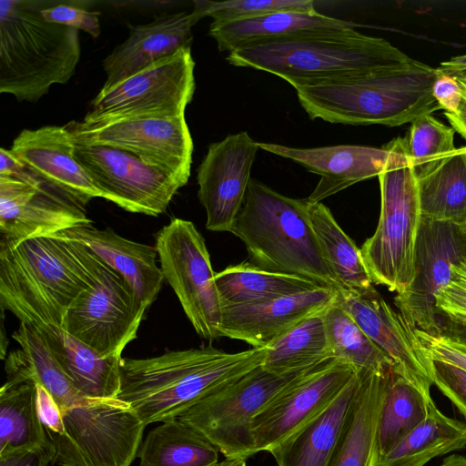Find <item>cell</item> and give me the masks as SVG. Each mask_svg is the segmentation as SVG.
<instances>
[{
  "instance_id": "1",
  "label": "cell",
  "mask_w": 466,
  "mask_h": 466,
  "mask_svg": "<svg viewBox=\"0 0 466 466\" xmlns=\"http://www.w3.org/2000/svg\"><path fill=\"white\" fill-rule=\"evenodd\" d=\"M267 347L228 353L207 347L122 358L117 399L148 425L178 418L188 408L260 366Z\"/></svg>"
},
{
  "instance_id": "2",
  "label": "cell",
  "mask_w": 466,
  "mask_h": 466,
  "mask_svg": "<svg viewBox=\"0 0 466 466\" xmlns=\"http://www.w3.org/2000/svg\"><path fill=\"white\" fill-rule=\"evenodd\" d=\"M227 60L278 76L297 88L405 65L412 58L384 38L355 28H318L245 45Z\"/></svg>"
},
{
  "instance_id": "3",
  "label": "cell",
  "mask_w": 466,
  "mask_h": 466,
  "mask_svg": "<svg viewBox=\"0 0 466 466\" xmlns=\"http://www.w3.org/2000/svg\"><path fill=\"white\" fill-rule=\"evenodd\" d=\"M436 68L411 62L295 88L311 119L397 127L441 109L432 96Z\"/></svg>"
},
{
  "instance_id": "4",
  "label": "cell",
  "mask_w": 466,
  "mask_h": 466,
  "mask_svg": "<svg viewBox=\"0 0 466 466\" xmlns=\"http://www.w3.org/2000/svg\"><path fill=\"white\" fill-rule=\"evenodd\" d=\"M230 232L255 266L340 289L314 233L307 198L284 196L251 178Z\"/></svg>"
},
{
  "instance_id": "5",
  "label": "cell",
  "mask_w": 466,
  "mask_h": 466,
  "mask_svg": "<svg viewBox=\"0 0 466 466\" xmlns=\"http://www.w3.org/2000/svg\"><path fill=\"white\" fill-rule=\"evenodd\" d=\"M43 2L0 1V93L36 103L68 83L80 61L79 31L47 21Z\"/></svg>"
},
{
  "instance_id": "6",
  "label": "cell",
  "mask_w": 466,
  "mask_h": 466,
  "mask_svg": "<svg viewBox=\"0 0 466 466\" xmlns=\"http://www.w3.org/2000/svg\"><path fill=\"white\" fill-rule=\"evenodd\" d=\"M100 262L66 230L17 243L0 241V299L42 308L62 325L66 309L94 281Z\"/></svg>"
},
{
  "instance_id": "7",
  "label": "cell",
  "mask_w": 466,
  "mask_h": 466,
  "mask_svg": "<svg viewBox=\"0 0 466 466\" xmlns=\"http://www.w3.org/2000/svg\"><path fill=\"white\" fill-rule=\"evenodd\" d=\"M390 157L378 176L380 213L374 234L360 251L373 284L401 293L415 274V249L421 220L417 178L403 137L385 145Z\"/></svg>"
},
{
  "instance_id": "8",
  "label": "cell",
  "mask_w": 466,
  "mask_h": 466,
  "mask_svg": "<svg viewBox=\"0 0 466 466\" xmlns=\"http://www.w3.org/2000/svg\"><path fill=\"white\" fill-rule=\"evenodd\" d=\"M63 432L52 435L59 466H130L141 446L146 424L117 399L84 395L75 386L53 397Z\"/></svg>"
},
{
  "instance_id": "9",
  "label": "cell",
  "mask_w": 466,
  "mask_h": 466,
  "mask_svg": "<svg viewBox=\"0 0 466 466\" xmlns=\"http://www.w3.org/2000/svg\"><path fill=\"white\" fill-rule=\"evenodd\" d=\"M303 371L276 375L260 365L202 399L178 419L203 434L226 458L246 460L257 453L253 419Z\"/></svg>"
},
{
  "instance_id": "10",
  "label": "cell",
  "mask_w": 466,
  "mask_h": 466,
  "mask_svg": "<svg viewBox=\"0 0 466 466\" xmlns=\"http://www.w3.org/2000/svg\"><path fill=\"white\" fill-rule=\"evenodd\" d=\"M92 225L86 208L0 149L1 241L17 243Z\"/></svg>"
},
{
  "instance_id": "11",
  "label": "cell",
  "mask_w": 466,
  "mask_h": 466,
  "mask_svg": "<svg viewBox=\"0 0 466 466\" xmlns=\"http://www.w3.org/2000/svg\"><path fill=\"white\" fill-rule=\"evenodd\" d=\"M165 279L176 293L196 332L212 341L220 337L222 303L205 240L195 225L173 218L156 234Z\"/></svg>"
},
{
  "instance_id": "12",
  "label": "cell",
  "mask_w": 466,
  "mask_h": 466,
  "mask_svg": "<svg viewBox=\"0 0 466 466\" xmlns=\"http://www.w3.org/2000/svg\"><path fill=\"white\" fill-rule=\"evenodd\" d=\"M194 68L191 48L181 49L117 85L101 87L81 121L185 116L196 88Z\"/></svg>"
},
{
  "instance_id": "13",
  "label": "cell",
  "mask_w": 466,
  "mask_h": 466,
  "mask_svg": "<svg viewBox=\"0 0 466 466\" xmlns=\"http://www.w3.org/2000/svg\"><path fill=\"white\" fill-rule=\"evenodd\" d=\"M148 307L102 259L94 281L66 309L63 328L104 358L121 357Z\"/></svg>"
},
{
  "instance_id": "14",
  "label": "cell",
  "mask_w": 466,
  "mask_h": 466,
  "mask_svg": "<svg viewBox=\"0 0 466 466\" xmlns=\"http://www.w3.org/2000/svg\"><path fill=\"white\" fill-rule=\"evenodd\" d=\"M76 143L132 154L184 187L190 177L193 140L185 116L66 124Z\"/></svg>"
},
{
  "instance_id": "15",
  "label": "cell",
  "mask_w": 466,
  "mask_h": 466,
  "mask_svg": "<svg viewBox=\"0 0 466 466\" xmlns=\"http://www.w3.org/2000/svg\"><path fill=\"white\" fill-rule=\"evenodd\" d=\"M356 373L351 366L329 359L299 374L253 419L257 452L268 451L320 416Z\"/></svg>"
},
{
  "instance_id": "16",
  "label": "cell",
  "mask_w": 466,
  "mask_h": 466,
  "mask_svg": "<svg viewBox=\"0 0 466 466\" xmlns=\"http://www.w3.org/2000/svg\"><path fill=\"white\" fill-rule=\"evenodd\" d=\"M466 252V227L421 218L411 284L394 304L413 328L431 335L442 332L436 309L438 292L452 280V266Z\"/></svg>"
},
{
  "instance_id": "17",
  "label": "cell",
  "mask_w": 466,
  "mask_h": 466,
  "mask_svg": "<svg viewBox=\"0 0 466 466\" xmlns=\"http://www.w3.org/2000/svg\"><path fill=\"white\" fill-rule=\"evenodd\" d=\"M74 156L103 198L128 212L157 217L181 187L160 169L116 148L75 142Z\"/></svg>"
},
{
  "instance_id": "18",
  "label": "cell",
  "mask_w": 466,
  "mask_h": 466,
  "mask_svg": "<svg viewBox=\"0 0 466 466\" xmlns=\"http://www.w3.org/2000/svg\"><path fill=\"white\" fill-rule=\"evenodd\" d=\"M337 303L392 361L395 372L431 395L433 361L417 339L414 329L374 289L338 290Z\"/></svg>"
},
{
  "instance_id": "19",
  "label": "cell",
  "mask_w": 466,
  "mask_h": 466,
  "mask_svg": "<svg viewBox=\"0 0 466 466\" xmlns=\"http://www.w3.org/2000/svg\"><path fill=\"white\" fill-rule=\"evenodd\" d=\"M258 142L248 132L209 145L198 168V197L206 210V228L230 232L251 179Z\"/></svg>"
},
{
  "instance_id": "20",
  "label": "cell",
  "mask_w": 466,
  "mask_h": 466,
  "mask_svg": "<svg viewBox=\"0 0 466 466\" xmlns=\"http://www.w3.org/2000/svg\"><path fill=\"white\" fill-rule=\"evenodd\" d=\"M337 297V289L320 287L258 303L223 305L220 337L268 347L304 319L325 311Z\"/></svg>"
},
{
  "instance_id": "21",
  "label": "cell",
  "mask_w": 466,
  "mask_h": 466,
  "mask_svg": "<svg viewBox=\"0 0 466 466\" xmlns=\"http://www.w3.org/2000/svg\"><path fill=\"white\" fill-rule=\"evenodd\" d=\"M12 154L34 175L86 208L102 198L74 156L75 140L66 126L24 129L13 140Z\"/></svg>"
},
{
  "instance_id": "22",
  "label": "cell",
  "mask_w": 466,
  "mask_h": 466,
  "mask_svg": "<svg viewBox=\"0 0 466 466\" xmlns=\"http://www.w3.org/2000/svg\"><path fill=\"white\" fill-rule=\"evenodd\" d=\"M258 145L265 151L289 158L320 176L307 198L309 203H319L358 182L378 177L385 169L391 154L385 145L380 148L356 145L297 148L265 142H258Z\"/></svg>"
},
{
  "instance_id": "23",
  "label": "cell",
  "mask_w": 466,
  "mask_h": 466,
  "mask_svg": "<svg viewBox=\"0 0 466 466\" xmlns=\"http://www.w3.org/2000/svg\"><path fill=\"white\" fill-rule=\"evenodd\" d=\"M193 13L178 12L156 16L145 25H130L127 38L103 60L106 78L102 87L117 85L154 63L191 48Z\"/></svg>"
},
{
  "instance_id": "24",
  "label": "cell",
  "mask_w": 466,
  "mask_h": 466,
  "mask_svg": "<svg viewBox=\"0 0 466 466\" xmlns=\"http://www.w3.org/2000/svg\"><path fill=\"white\" fill-rule=\"evenodd\" d=\"M5 367L6 380L0 390V457L35 451L54 461L56 451L37 410L36 382L17 350L6 356Z\"/></svg>"
},
{
  "instance_id": "25",
  "label": "cell",
  "mask_w": 466,
  "mask_h": 466,
  "mask_svg": "<svg viewBox=\"0 0 466 466\" xmlns=\"http://www.w3.org/2000/svg\"><path fill=\"white\" fill-rule=\"evenodd\" d=\"M42 338L75 387L91 398H116L120 391L122 357L104 358L69 334L61 324L28 312L15 315Z\"/></svg>"
},
{
  "instance_id": "26",
  "label": "cell",
  "mask_w": 466,
  "mask_h": 466,
  "mask_svg": "<svg viewBox=\"0 0 466 466\" xmlns=\"http://www.w3.org/2000/svg\"><path fill=\"white\" fill-rule=\"evenodd\" d=\"M358 372L357 389L327 466H379L380 414L390 375Z\"/></svg>"
},
{
  "instance_id": "27",
  "label": "cell",
  "mask_w": 466,
  "mask_h": 466,
  "mask_svg": "<svg viewBox=\"0 0 466 466\" xmlns=\"http://www.w3.org/2000/svg\"><path fill=\"white\" fill-rule=\"evenodd\" d=\"M66 230L120 273L145 305L149 307L155 301L165 280L157 264L156 247L125 238L111 228L98 229L92 225Z\"/></svg>"
},
{
  "instance_id": "28",
  "label": "cell",
  "mask_w": 466,
  "mask_h": 466,
  "mask_svg": "<svg viewBox=\"0 0 466 466\" xmlns=\"http://www.w3.org/2000/svg\"><path fill=\"white\" fill-rule=\"evenodd\" d=\"M357 384L358 372L320 416L268 451L278 466H327Z\"/></svg>"
},
{
  "instance_id": "29",
  "label": "cell",
  "mask_w": 466,
  "mask_h": 466,
  "mask_svg": "<svg viewBox=\"0 0 466 466\" xmlns=\"http://www.w3.org/2000/svg\"><path fill=\"white\" fill-rule=\"evenodd\" d=\"M416 178L421 218L466 227V147Z\"/></svg>"
},
{
  "instance_id": "30",
  "label": "cell",
  "mask_w": 466,
  "mask_h": 466,
  "mask_svg": "<svg viewBox=\"0 0 466 466\" xmlns=\"http://www.w3.org/2000/svg\"><path fill=\"white\" fill-rule=\"evenodd\" d=\"M355 23L330 17L319 12H276L258 17L224 24L211 23L208 35L220 52L245 45L318 28H355Z\"/></svg>"
},
{
  "instance_id": "31",
  "label": "cell",
  "mask_w": 466,
  "mask_h": 466,
  "mask_svg": "<svg viewBox=\"0 0 466 466\" xmlns=\"http://www.w3.org/2000/svg\"><path fill=\"white\" fill-rule=\"evenodd\" d=\"M218 452L198 431L175 418L147 433L137 457L140 466H214Z\"/></svg>"
},
{
  "instance_id": "32",
  "label": "cell",
  "mask_w": 466,
  "mask_h": 466,
  "mask_svg": "<svg viewBox=\"0 0 466 466\" xmlns=\"http://www.w3.org/2000/svg\"><path fill=\"white\" fill-rule=\"evenodd\" d=\"M215 281L222 306L258 303L320 288L308 279L248 262L227 267L215 274Z\"/></svg>"
},
{
  "instance_id": "33",
  "label": "cell",
  "mask_w": 466,
  "mask_h": 466,
  "mask_svg": "<svg viewBox=\"0 0 466 466\" xmlns=\"http://www.w3.org/2000/svg\"><path fill=\"white\" fill-rule=\"evenodd\" d=\"M309 212L324 259L340 289L365 290L372 288L373 282L360 248L343 231L329 208L321 202H309Z\"/></svg>"
},
{
  "instance_id": "34",
  "label": "cell",
  "mask_w": 466,
  "mask_h": 466,
  "mask_svg": "<svg viewBox=\"0 0 466 466\" xmlns=\"http://www.w3.org/2000/svg\"><path fill=\"white\" fill-rule=\"evenodd\" d=\"M466 447V424L436 408L392 450L379 466H424L431 459Z\"/></svg>"
},
{
  "instance_id": "35",
  "label": "cell",
  "mask_w": 466,
  "mask_h": 466,
  "mask_svg": "<svg viewBox=\"0 0 466 466\" xmlns=\"http://www.w3.org/2000/svg\"><path fill=\"white\" fill-rule=\"evenodd\" d=\"M436 408L431 395H426L393 371L389 378L379 420L380 458L425 420Z\"/></svg>"
},
{
  "instance_id": "36",
  "label": "cell",
  "mask_w": 466,
  "mask_h": 466,
  "mask_svg": "<svg viewBox=\"0 0 466 466\" xmlns=\"http://www.w3.org/2000/svg\"><path fill=\"white\" fill-rule=\"evenodd\" d=\"M323 312L304 319L268 345L261 366L270 373L286 375L329 360Z\"/></svg>"
},
{
  "instance_id": "37",
  "label": "cell",
  "mask_w": 466,
  "mask_h": 466,
  "mask_svg": "<svg viewBox=\"0 0 466 466\" xmlns=\"http://www.w3.org/2000/svg\"><path fill=\"white\" fill-rule=\"evenodd\" d=\"M323 319L329 359L342 361L356 371H395L392 361L337 303V299L323 312Z\"/></svg>"
},
{
  "instance_id": "38",
  "label": "cell",
  "mask_w": 466,
  "mask_h": 466,
  "mask_svg": "<svg viewBox=\"0 0 466 466\" xmlns=\"http://www.w3.org/2000/svg\"><path fill=\"white\" fill-rule=\"evenodd\" d=\"M454 133L452 127L431 114L420 116L410 123L403 142L416 177L428 172L456 150Z\"/></svg>"
},
{
  "instance_id": "39",
  "label": "cell",
  "mask_w": 466,
  "mask_h": 466,
  "mask_svg": "<svg viewBox=\"0 0 466 466\" xmlns=\"http://www.w3.org/2000/svg\"><path fill=\"white\" fill-rule=\"evenodd\" d=\"M194 5L192 13L198 21L209 16L216 24L245 20L276 12H317L312 0H197Z\"/></svg>"
},
{
  "instance_id": "40",
  "label": "cell",
  "mask_w": 466,
  "mask_h": 466,
  "mask_svg": "<svg viewBox=\"0 0 466 466\" xmlns=\"http://www.w3.org/2000/svg\"><path fill=\"white\" fill-rule=\"evenodd\" d=\"M86 2H43L41 13L49 22L60 24L76 29L82 30L93 38L99 36L101 33L99 15L100 12L88 10L85 5Z\"/></svg>"
},
{
  "instance_id": "41",
  "label": "cell",
  "mask_w": 466,
  "mask_h": 466,
  "mask_svg": "<svg viewBox=\"0 0 466 466\" xmlns=\"http://www.w3.org/2000/svg\"><path fill=\"white\" fill-rule=\"evenodd\" d=\"M415 335L431 360L445 362L466 371V344L444 333L431 335L414 329Z\"/></svg>"
},
{
  "instance_id": "42",
  "label": "cell",
  "mask_w": 466,
  "mask_h": 466,
  "mask_svg": "<svg viewBox=\"0 0 466 466\" xmlns=\"http://www.w3.org/2000/svg\"><path fill=\"white\" fill-rule=\"evenodd\" d=\"M433 361V381L466 419V371L451 364Z\"/></svg>"
},
{
  "instance_id": "43",
  "label": "cell",
  "mask_w": 466,
  "mask_h": 466,
  "mask_svg": "<svg viewBox=\"0 0 466 466\" xmlns=\"http://www.w3.org/2000/svg\"><path fill=\"white\" fill-rule=\"evenodd\" d=\"M438 315L444 319L466 322V286L451 281L436 297Z\"/></svg>"
},
{
  "instance_id": "44",
  "label": "cell",
  "mask_w": 466,
  "mask_h": 466,
  "mask_svg": "<svg viewBox=\"0 0 466 466\" xmlns=\"http://www.w3.org/2000/svg\"><path fill=\"white\" fill-rule=\"evenodd\" d=\"M432 96L441 109L455 114L462 98L461 85L455 76L438 72L432 86Z\"/></svg>"
},
{
  "instance_id": "45",
  "label": "cell",
  "mask_w": 466,
  "mask_h": 466,
  "mask_svg": "<svg viewBox=\"0 0 466 466\" xmlns=\"http://www.w3.org/2000/svg\"><path fill=\"white\" fill-rule=\"evenodd\" d=\"M53 460L44 453L21 451L0 457V466H50Z\"/></svg>"
},
{
  "instance_id": "46",
  "label": "cell",
  "mask_w": 466,
  "mask_h": 466,
  "mask_svg": "<svg viewBox=\"0 0 466 466\" xmlns=\"http://www.w3.org/2000/svg\"><path fill=\"white\" fill-rule=\"evenodd\" d=\"M462 93L461 105L455 114L444 113L451 127L458 132L464 139H466V82L457 77Z\"/></svg>"
},
{
  "instance_id": "47",
  "label": "cell",
  "mask_w": 466,
  "mask_h": 466,
  "mask_svg": "<svg viewBox=\"0 0 466 466\" xmlns=\"http://www.w3.org/2000/svg\"><path fill=\"white\" fill-rule=\"evenodd\" d=\"M436 69L441 74L454 76H466V54L441 62Z\"/></svg>"
},
{
  "instance_id": "48",
  "label": "cell",
  "mask_w": 466,
  "mask_h": 466,
  "mask_svg": "<svg viewBox=\"0 0 466 466\" xmlns=\"http://www.w3.org/2000/svg\"><path fill=\"white\" fill-rule=\"evenodd\" d=\"M441 333L451 336L466 344V322L441 319Z\"/></svg>"
},
{
  "instance_id": "49",
  "label": "cell",
  "mask_w": 466,
  "mask_h": 466,
  "mask_svg": "<svg viewBox=\"0 0 466 466\" xmlns=\"http://www.w3.org/2000/svg\"><path fill=\"white\" fill-rule=\"evenodd\" d=\"M440 466H466V455L451 454Z\"/></svg>"
},
{
  "instance_id": "50",
  "label": "cell",
  "mask_w": 466,
  "mask_h": 466,
  "mask_svg": "<svg viewBox=\"0 0 466 466\" xmlns=\"http://www.w3.org/2000/svg\"><path fill=\"white\" fill-rule=\"evenodd\" d=\"M1 309H2V313H1V317H2V321H1V359L2 360H5V350H6V348H7V344H8V340L6 339V338L5 337V329H4V310H5V308L1 305Z\"/></svg>"
},
{
  "instance_id": "51",
  "label": "cell",
  "mask_w": 466,
  "mask_h": 466,
  "mask_svg": "<svg viewBox=\"0 0 466 466\" xmlns=\"http://www.w3.org/2000/svg\"><path fill=\"white\" fill-rule=\"evenodd\" d=\"M214 466H247L246 460L242 458H226Z\"/></svg>"
},
{
  "instance_id": "52",
  "label": "cell",
  "mask_w": 466,
  "mask_h": 466,
  "mask_svg": "<svg viewBox=\"0 0 466 466\" xmlns=\"http://www.w3.org/2000/svg\"><path fill=\"white\" fill-rule=\"evenodd\" d=\"M457 77H460L461 78L462 80H464L466 82V76H457Z\"/></svg>"
}]
</instances>
